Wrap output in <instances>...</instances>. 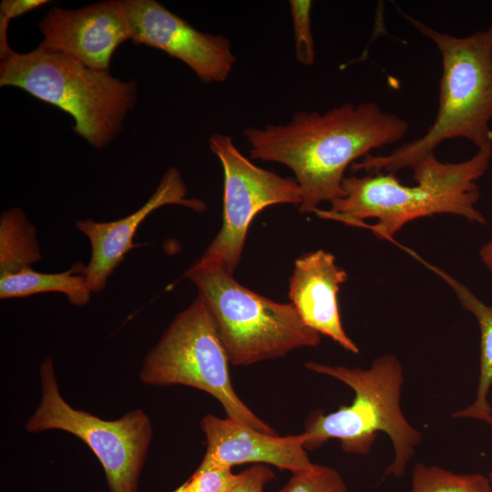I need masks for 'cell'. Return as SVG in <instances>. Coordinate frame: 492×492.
Wrapping results in <instances>:
<instances>
[{"label": "cell", "mask_w": 492, "mask_h": 492, "mask_svg": "<svg viewBox=\"0 0 492 492\" xmlns=\"http://www.w3.org/2000/svg\"><path fill=\"white\" fill-rule=\"evenodd\" d=\"M408 122L374 102L345 103L324 112L299 111L286 124L248 127L251 157L285 165L302 192L299 210L316 212L344 195L346 169L374 149L402 140Z\"/></svg>", "instance_id": "obj_1"}, {"label": "cell", "mask_w": 492, "mask_h": 492, "mask_svg": "<svg viewBox=\"0 0 492 492\" xmlns=\"http://www.w3.org/2000/svg\"><path fill=\"white\" fill-rule=\"evenodd\" d=\"M492 147L477 149L459 162H442L435 154L417 161L411 169L415 185H404L395 173L380 172L345 177L343 197L331 203L328 210L315 213L323 219L366 227L379 239L393 240L410 221L436 214L460 216L477 224H487L477 209L480 199L477 180L487 172Z\"/></svg>", "instance_id": "obj_2"}, {"label": "cell", "mask_w": 492, "mask_h": 492, "mask_svg": "<svg viewBox=\"0 0 492 492\" xmlns=\"http://www.w3.org/2000/svg\"><path fill=\"white\" fill-rule=\"evenodd\" d=\"M440 53L442 74L436 118L420 138L387 155H367L353 171L395 173L435 154L446 140L463 138L477 149L492 147V23L485 30L456 36L435 29L399 9Z\"/></svg>", "instance_id": "obj_3"}, {"label": "cell", "mask_w": 492, "mask_h": 492, "mask_svg": "<svg viewBox=\"0 0 492 492\" xmlns=\"http://www.w3.org/2000/svg\"><path fill=\"white\" fill-rule=\"evenodd\" d=\"M312 372L335 378L354 393L349 405L324 414L315 411L304 423V448L314 450L329 439H338L348 454L370 453L378 433H384L394 447V459L384 477H401L422 441L421 433L405 416L401 395L405 381L401 362L394 354H383L366 369L329 365L313 361L305 364Z\"/></svg>", "instance_id": "obj_4"}, {"label": "cell", "mask_w": 492, "mask_h": 492, "mask_svg": "<svg viewBox=\"0 0 492 492\" xmlns=\"http://www.w3.org/2000/svg\"><path fill=\"white\" fill-rule=\"evenodd\" d=\"M0 87L21 88L71 115L75 133L97 149L119 135L138 100L136 81L91 69L41 45L1 59Z\"/></svg>", "instance_id": "obj_5"}, {"label": "cell", "mask_w": 492, "mask_h": 492, "mask_svg": "<svg viewBox=\"0 0 492 492\" xmlns=\"http://www.w3.org/2000/svg\"><path fill=\"white\" fill-rule=\"evenodd\" d=\"M185 277L206 303L231 365L282 357L321 342V334L303 323L291 302L249 290L217 265L199 260Z\"/></svg>", "instance_id": "obj_6"}, {"label": "cell", "mask_w": 492, "mask_h": 492, "mask_svg": "<svg viewBox=\"0 0 492 492\" xmlns=\"http://www.w3.org/2000/svg\"><path fill=\"white\" fill-rule=\"evenodd\" d=\"M229 364L212 316L198 295L174 317L148 353L138 377L149 385L179 384L201 390L220 403L227 417L264 434L276 436V431L238 396L232 386Z\"/></svg>", "instance_id": "obj_7"}, {"label": "cell", "mask_w": 492, "mask_h": 492, "mask_svg": "<svg viewBox=\"0 0 492 492\" xmlns=\"http://www.w3.org/2000/svg\"><path fill=\"white\" fill-rule=\"evenodd\" d=\"M40 401L26 423L30 433L61 430L81 439L96 455L109 492H138L139 477L152 440L149 415L139 408L116 420L75 409L62 396L51 357L40 364Z\"/></svg>", "instance_id": "obj_8"}, {"label": "cell", "mask_w": 492, "mask_h": 492, "mask_svg": "<svg viewBox=\"0 0 492 492\" xmlns=\"http://www.w3.org/2000/svg\"><path fill=\"white\" fill-rule=\"evenodd\" d=\"M209 146L223 169V218L220 231L200 261L217 265L232 275L254 217L272 205H300L302 192L295 179L282 177L253 164L236 148L231 136L213 134Z\"/></svg>", "instance_id": "obj_9"}, {"label": "cell", "mask_w": 492, "mask_h": 492, "mask_svg": "<svg viewBox=\"0 0 492 492\" xmlns=\"http://www.w3.org/2000/svg\"><path fill=\"white\" fill-rule=\"evenodd\" d=\"M124 1L134 44L180 60L206 84L228 79L236 57L227 37L199 31L155 0Z\"/></svg>", "instance_id": "obj_10"}, {"label": "cell", "mask_w": 492, "mask_h": 492, "mask_svg": "<svg viewBox=\"0 0 492 492\" xmlns=\"http://www.w3.org/2000/svg\"><path fill=\"white\" fill-rule=\"evenodd\" d=\"M40 45L97 71H108L112 56L132 39L125 1L108 0L78 9L53 7L38 24Z\"/></svg>", "instance_id": "obj_11"}, {"label": "cell", "mask_w": 492, "mask_h": 492, "mask_svg": "<svg viewBox=\"0 0 492 492\" xmlns=\"http://www.w3.org/2000/svg\"><path fill=\"white\" fill-rule=\"evenodd\" d=\"M206 437L205 456L193 473L215 468H232L245 463L272 465L280 470L295 473L310 468L311 462L304 443L307 436H279L264 434L250 425L211 414L200 422Z\"/></svg>", "instance_id": "obj_12"}, {"label": "cell", "mask_w": 492, "mask_h": 492, "mask_svg": "<svg viewBox=\"0 0 492 492\" xmlns=\"http://www.w3.org/2000/svg\"><path fill=\"white\" fill-rule=\"evenodd\" d=\"M169 204L182 205L196 211L206 210L202 200L187 197V187L179 171L170 168L151 197L133 213L113 221H96L93 219L77 221V229L86 235L91 246V257L83 274L93 293L105 289L108 278L124 256L140 245L133 241L140 223L155 210Z\"/></svg>", "instance_id": "obj_13"}, {"label": "cell", "mask_w": 492, "mask_h": 492, "mask_svg": "<svg viewBox=\"0 0 492 492\" xmlns=\"http://www.w3.org/2000/svg\"><path fill=\"white\" fill-rule=\"evenodd\" d=\"M348 279L335 257L323 250L308 252L294 261L289 298L303 323L353 354L359 348L346 334L339 312L337 293Z\"/></svg>", "instance_id": "obj_14"}, {"label": "cell", "mask_w": 492, "mask_h": 492, "mask_svg": "<svg viewBox=\"0 0 492 492\" xmlns=\"http://www.w3.org/2000/svg\"><path fill=\"white\" fill-rule=\"evenodd\" d=\"M419 260L452 289L462 307L476 318L479 328V376L476 397L469 405L455 412L452 417L474 419L492 427V407L488 400L492 387V307L444 270Z\"/></svg>", "instance_id": "obj_15"}, {"label": "cell", "mask_w": 492, "mask_h": 492, "mask_svg": "<svg viewBox=\"0 0 492 492\" xmlns=\"http://www.w3.org/2000/svg\"><path fill=\"white\" fill-rule=\"evenodd\" d=\"M85 265L77 262L69 270L56 273H44L31 267L0 277V298L28 297L42 292L64 293L76 306L88 303L93 293L83 274Z\"/></svg>", "instance_id": "obj_16"}, {"label": "cell", "mask_w": 492, "mask_h": 492, "mask_svg": "<svg viewBox=\"0 0 492 492\" xmlns=\"http://www.w3.org/2000/svg\"><path fill=\"white\" fill-rule=\"evenodd\" d=\"M42 259L36 230L19 208L0 217V277L31 267Z\"/></svg>", "instance_id": "obj_17"}, {"label": "cell", "mask_w": 492, "mask_h": 492, "mask_svg": "<svg viewBox=\"0 0 492 492\" xmlns=\"http://www.w3.org/2000/svg\"><path fill=\"white\" fill-rule=\"evenodd\" d=\"M408 492H492L488 475L460 474L438 466L416 463Z\"/></svg>", "instance_id": "obj_18"}, {"label": "cell", "mask_w": 492, "mask_h": 492, "mask_svg": "<svg viewBox=\"0 0 492 492\" xmlns=\"http://www.w3.org/2000/svg\"><path fill=\"white\" fill-rule=\"evenodd\" d=\"M278 492H348L341 474L333 467L313 464L292 473Z\"/></svg>", "instance_id": "obj_19"}, {"label": "cell", "mask_w": 492, "mask_h": 492, "mask_svg": "<svg viewBox=\"0 0 492 492\" xmlns=\"http://www.w3.org/2000/svg\"><path fill=\"white\" fill-rule=\"evenodd\" d=\"M289 5L292 20L296 60L303 66L311 67L315 61L311 18L313 2L291 0Z\"/></svg>", "instance_id": "obj_20"}, {"label": "cell", "mask_w": 492, "mask_h": 492, "mask_svg": "<svg viewBox=\"0 0 492 492\" xmlns=\"http://www.w3.org/2000/svg\"><path fill=\"white\" fill-rule=\"evenodd\" d=\"M240 474L231 468L221 467L193 473L172 492H229L238 482Z\"/></svg>", "instance_id": "obj_21"}, {"label": "cell", "mask_w": 492, "mask_h": 492, "mask_svg": "<svg viewBox=\"0 0 492 492\" xmlns=\"http://www.w3.org/2000/svg\"><path fill=\"white\" fill-rule=\"evenodd\" d=\"M273 478V471L267 465L255 464L240 473L238 482L229 492H263Z\"/></svg>", "instance_id": "obj_22"}, {"label": "cell", "mask_w": 492, "mask_h": 492, "mask_svg": "<svg viewBox=\"0 0 492 492\" xmlns=\"http://www.w3.org/2000/svg\"><path fill=\"white\" fill-rule=\"evenodd\" d=\"M47 3L46 0H3L0 4V17L10 21Z\"/></svg>", "instance_id": "obj_23"}, {"label": "cell", "mask_w": 492, "mask_h": 492, "mask_svg": "<svg viewBox=\"0 0 492 492\" xmlns=\"http://www.w3.org/2000/svg\"><path fill=\"white\" fill-rule=\"evenodd\" d=\"M478 254L480 261L488 270L492 278V239L480 248Z\"/></svg>", "instance_id": "obj_24"}, {"label": "cell", "mask_w": 492, "mask_h": 492, "mask_svg": "<svg viewBox=\"0 0 492 492\" xmlns=\"http://www.w3.org/2000/svg\"><path fill=\"white\" fill-rule=\"evenodd\" d=\"M487 475H488V477H489V478H490V481H491V484H492V468H491V470L488 472Z\"/></svg>", "instance_id": "obj_25"}, {"label": "cell", "mask_w": 492, "mask_h": 492, "mask_svg": "<svg viewBox=\"0 0 492 492\" xmlns=\"http://www.w3.org/2000/svg\"><path fill=\"white\" fill-rule=\"evenodd\" d=\"M491 407H492V404H491Z\"/></svg>", "instance_id": "obj_26"}]
</instances>
